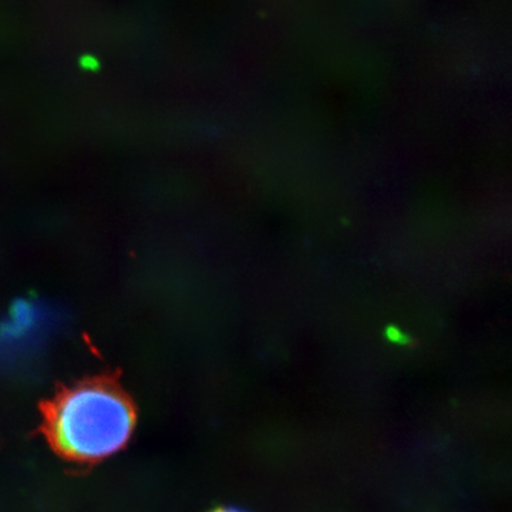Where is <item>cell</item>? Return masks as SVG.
I'll list each match as a JSON object with an SVG mask.
<instances>
[{"label":"cell","instance_id":"cell-1","mask_svg":"<svg viewBox=\"0 0 512 512\" xmlns=\"http://www.w3.org/2000/svg\"><path fill=\"white\" fill-rule=\"evenodd\" d=\"M47 429L64 456L100 460L126 446L134 429V413L116 390L86 384L57 400L50 410Z\"/></svg>","mask_w":512,"mask_h":512},{"label":"cell","instance_id":"cell-3","mask_svg":"<svg viewBox=\"0 0 512 512\" xmlns=\"http://www.w3.org/2000/svg\"><path fill=\"white\" fill-rule=\"evenodd\" d=\"M215 512H244V511L232 510V508H224V510H218Z\"/></svg>","mask_w":512,"mask_h":512},{"label":"cell","instance_id":"cell-2","mask_svg":"<svg viewBox=\"0 0 512 512\" xmlns=\"http://www.w3.org/2000/svg\"><path fill=\"white\" fill-rule=\"evenodd\" d=\"M45 309L35 303L22 302L12 308L0 323V359L28 357L45 336Z\"/></svg>","mask_w":512,"mask_h":512}]
</instances>
